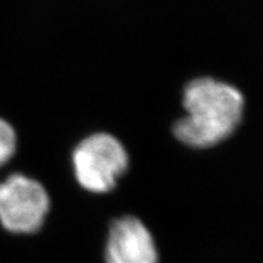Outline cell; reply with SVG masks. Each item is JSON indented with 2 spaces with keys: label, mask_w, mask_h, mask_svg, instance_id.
Masks as SVG:
<instances>
[{
  "label": "cell",
  "mask_w": 263,
  "mask_h": 263,
  "mask_svg": "<svg viewBox=\"0 0 263 263\" xmlns=\"http://www.w3.org/2000/svg\"><path fill=\"white\" fill-rule=\"evenodd\" d=\"M243 97L230 84L210 78L193 80L184 88L186 117L174 134L186 146L206 148L229 138L243 114Z\"/></svg>",
  "instance_id": "6da1fadb"
},
{
  "label": "cell",
  "mask_w": 263,
  "mask_h": 263,
  "mask_svg": "<svg viewBox=\"0 0 263 263\" xmlns=\"http://www.w3.org/2000/svg\"><path fill=\"white\" fill-rule=\"evenodd\" d=\"M73 173L91 193H107L117 186L128 167L123 144L108 134H95L80 142L72 154Z\"/></svg>",
  "instance_id": "7a4b0ae2"
},
{
  "label": "cell",
  "mask_w": 263,
  "mask_h": 263,
  "mask_svg": "<svg viewBox=\"0 0 263 263\" xmlns=\"http://www.w3.org/2000/svg\"><path fill=\"white\" fill-rule=\"evenodd\" d=\"M50 198L35 179L20 174L0 183V223L15 234L36 233L43 226Z\"/></svg>",
  "instance_id": "3957f363"
},
{
  "label": "cell",
  "mask_w": 263,
  "mask_h": 263,
  "mask_svg": "<svg viewBox=\"0 0 263 263\" xmlns=\"http://www.w3.org/2000/svg\"><path fill=\"white\" fill-rule=\"evenodd\" d=\"M106 263H158L154 238L139 219L123 217L115 220L107 238Z\"/></svg>",
  "instance_id": "277c9868"
},
{
  "label": "cell",
  "mask_w": 263,
  "mask_h": 263,
  "mask_svg": "<svg viewBox=\"0 0 263 263\" xmlns=\"http://www.w3.org/2000/svg\"><path fill=\"white\" fill-rule=\"evenodd\" d=\"M16 150V134L12 126L0 118V166L6 164Z\"/></svg>",
  "instance_id": "5b68a950"
}]
</instances>
